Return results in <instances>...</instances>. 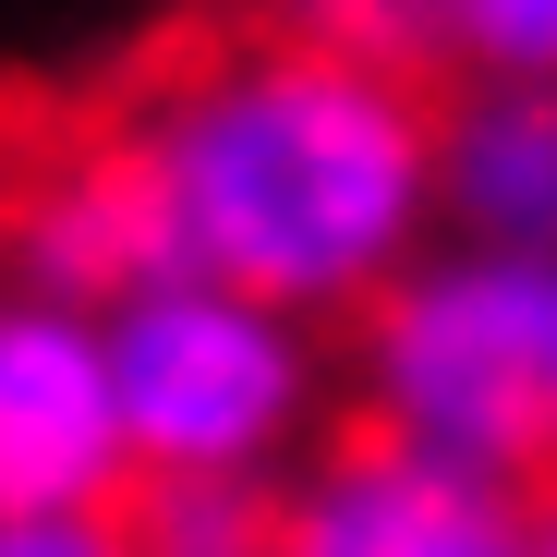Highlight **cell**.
Returning a JSON list of instances; mask_svg holds the SVG:
<instances>
[{
  "mask_svg": "<svg viewBox=\"0 0 557 557\" xmlns=\"http://www.w3.org/2000/svg\"><path fill=\"white\" fill-rule=\"evenodd\" d=\"M122 110L170 182V231L195 278L351 327L412 255H436V85L376 73L267 25H207L158 49Z\"/></svg>",
  "mask_w": 557,
  "mask_h": 557,
  "instance_id": "1",
  "label": "cell"
},
{
  "mask_svg": "<svg viewBox=\"0 0 557 557\" xmlns=\"http://www.w3.org/2000/svg\"><path fill=\"white\" fill-rule=\"evenodd\" d=\"M339 400L509 497L557 485V255L436 243L351 315Z\"/></svg>",
  "mask_w": 557,
  "mask_h": 557,
  "instance_id": "2",
  "label": "cell"
},
{
  "mask_svg": "<svg viewBox=\"0 0 557 557\" xmlns=\"http://www.w3.org/2000/svg\"><path fill=\"white\" fill-rule=\"evenodd\" d=\"M110 388L134 436V485H278L292 460L351 412L327 327L278 315L231 278H158L110 304Z\"/></svg>",
  "mask_w": 557,
  "mask_h": 557,
  "instance_id": "3",
  "label": "cell"
},
{
  "mask_svg": "<svg viewBox=\"0 0 557 557\" xmlns=\"http://www.w3.org/2000/svg\"><path fill=\"white\" fill-rule=\"evenodd\" d=\"M0 278H25L49 304H85V315L182 278L170 182H158L122 98L13 122V146H0Z\"/></svg>",
  "mask_w": 557,
  "mask_h": 557,
  "instance_id": "4",
  "label": "cell"
},
{
  "mask_svg": "<svg viewBox=\"0 0 557 557\" xmlns=\"http://www.w3.org/2000/svg\"><path fill=\"white\" fill-rule=\"evenodd\" d=\"M278 557H521V497L339 412L278 473Z\"/></svg>",
  "mask_w": 557,
  "mask_h": 557,
  "instance_id": "5",
  "label": "cell"
},
{
  "mask_svg": "<svg viewBox=\"0 0 557 557\" xmlns=\"http://www.w3.org/2000/svg\"><path fill=\"white\" fill-rule=\"evenodd\" d=\"M134 497V436L110 388V327L0 278V521Z\"/></svg>",
  "mask_w": 557,
  "mask_h": 557,
  "instance_id": "6",
  "label": "cell"
},
{
  "mask_svg": "<svg viewBox=\"0 0 557 557\" xmlns=\"http://www.w3.org/2000/svg\"><path fill=\"white\" fill-rule=\"evenodd\" d=\"M436 231L557 255V85H497V73L436 85Z\"/></svg>",
  "mask_w": 557,
  "mask_h": 557,
  "instance_id": "7",
  "label": "cell"
},
{
  "mask_svg": "<svg viewBox=\"0 0 557 557\" xmlns=\"http://www.w3.org/2000/svg\"><path fill=\"white\" fill-rule=\"evenodd\" d=\"M243 25L376 61V73H424V85L448 73V0H243Z\"/></svg>",
  "mask_w": 557,
  "mask_h": 557,
  "instance_id": "8",
  "label": "cell"
},
{
  "mask_svg": "<svg viewBox=\"0 0 557 557\" xmlns=\"http://www.w3.org/2000/svg\"><path fill=\"white\" fill-rule=\"evenodd\" d=\"M146 557H278V485H134Z\"/></svg>",
  "mask_w": 557,
  "mask_h": 557,
  "instance_id": "9",
  "label": "cell"
},
{
  "mask_svg": "<svg viewBox=\"0 0 557 557\" xmlns=\"http://www.w3.org/2000/svg\"><path fill=\"white\" fill-rule=\"evenodd\" d=\"M448 73L557 85V0H448Z\"/></svg>",
  "mask_w": 557,
  "mask_h": 557,
  "instance_id": "10",
  "label": "cell"
},
{
  "mask_svg": "<svg viewBox=\"0 0 557 557\" xmlns=\"http://www.w3.org/2000/svg\"><path fill=\"white\" fill-rule=\"evenodd\" d=\"M0 557H146L134 545V509H25V521H0Z\"/></svg>",
  "mask_w": 557,
  "mask_h": 557,
  "instance_id": "11",
  "label": "cell"
},
{
  "mask_svg": "<svg viewBox=\"0 0 557 557\" xmlns=\"http://www.w3.org/2000/svg\"><path fill=\"white\" fill-rule=\"evenodd\" d=\"M521 557H557V485L521 497Z\"/></svg>",
  "mask_w": 557,
  "mask_h": 557,
  "instance_id": "12",
  "label": "cell"
}]
</instances>
